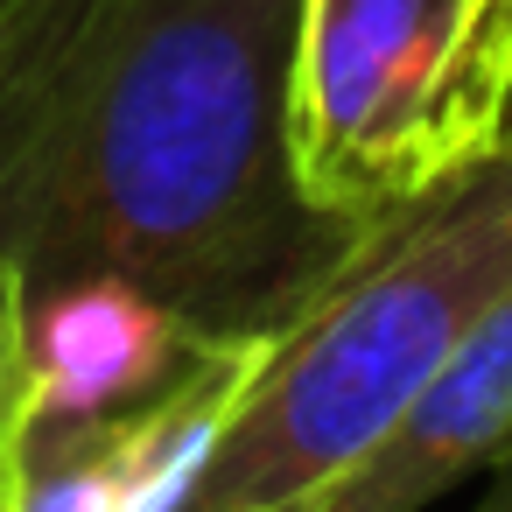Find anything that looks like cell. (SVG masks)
<instances>
[{"mask_svg":"<svg viewBox=\"0 0 512 512\" xmlns=\"http://www.w3.org/2000/svg\"><path fill=\"white\" fill-rule=\"evenodd\" d=\"M498 456H512V295L456 344L407 414L316 491V512H421Z\"/></svg>","mask_w":512,"mask_h":512,"instance_id":"cell-5","label":"cell"},{"mask_svg":"<svg viewBox=\"0 0 512 512\" xmlns=\"http://www.w3.org/2000/svg\"><path fill=\"white\" fill-rule=\"evenodd\" d=\"M302 0H0V253L120 274L204 337L288 330L386 218L302 197Z\"/></svg>","mask_w":512,"mask_h":512,"instance_id":"cell-1","label":"cell"},{"mask_svg":"<svg viewBox=\"0 0 512 512\" xmlns=\"http://www.w3.org/2000/svg\"><path fill=\"white\" fill-rule=\"evenodd\" d=\"M491 512H512V498H498V505H491Z\"/></svg>","mask_w":512,"mask_h":512,"instance_id":"cell-8","label":"cell"},{"mask_svg":"<svg viewBox=\"0 0 512 512\" xmlns=\"http://www.w3.org/2000/svg\"><path fill=\"white\" fill-rule=\"evenodd\" d=\"M36 421V365H29V281L0 253V505L15 491L22 449Z\"/></svg>","mask_w":512,"mask_h":512,"instance_id":"cell-6","label":"cell"},{"mask_svg":"<svg viewBox=\"0 0 512 512\" xmlns=\"http://www.w3.org/2000/svg\"><path fill=\"white\" fill-rule=\"evenodd\" d=\"M512 134V0H302L288 155L309 204L393 218Z\"/></svg>","mask_w":512,"mask_h":512,"instance_id":"cell-3","label":"cell"},{"mask_svg":"<svg viewBox=\"0 0 512 512\" xmlns=\"http://www.w3.org/2000/svg\"><path fill=\"white\" fill-rule=\"evenodd\" d=\"M512 295V134L400 204L344 274L267 337L183 512L309 498L344 477L456 344Z\"/></svg>","mask_w":512,"mask_h":512,"instance_id":"cell-2","label":"cell"},{"mask_svg":"<svg viewBox=\"0 0 512 512\" xmlns=\"http://www.w3.org/2000/svg\"><path fill=\"white\" fill-rule=\"evenodd\" d=\"M239 337H204L169 302L120 274H85L29 295V365L36 421L29 428H113L155 407L204 351Z\"/></svg>","mask_w":512,"mask_h":512,"instance_id":"cell-4","label":"cell"},{"mask_svg":"<svg viewBox=\"0 0 512 512\" xmlns=\"http://www.w3.org/2000/svg\"><path fill=\"white\" fill-rule=\"evenodd\" d=\"M239 512H316V491L309 498H274V505H239Z\"/></svg>","mask_w":512,"mask_h":512,"instance_id":"cell-7","label":"cell"}]
</instances>
